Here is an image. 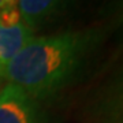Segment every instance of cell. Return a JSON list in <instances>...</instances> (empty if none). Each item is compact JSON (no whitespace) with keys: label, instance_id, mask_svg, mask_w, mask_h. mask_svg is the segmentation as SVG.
I'll return each instance as SVG.
<instances>
[{"label":"cell","instance_id":"obj_1","mask_svg":"<svg viewBox=\"0 0 123 123\" xmlns=\"http://www.w3.org/2000/svg\"><path fill=\"white\" fill-rule=\"evenodd\" d=\"M89 33L66 31L33 37L10 62L3 78L34 100L45 98L68 84L90 45Z\"/></svg>","mask_w":123,"mask_h":123},{"label":"cell","instance_id":"obj_2","mask_svg":"<svg viewBox=\"0 0 123 123\" xmlns=\"http://www.w3.org/2000/svg\"><path fill=\"white\" fill-rule=\"evenodd\" d=\"M0 123H41L37 101L18 85L7 84L0 90Z\"/></svg>","mask_w":123,"mask_h":123},{"label":"cell","instance_id":"obj_3","mask_svg":"<svg viewBox=\"0 0 123 123\" xmlns=\"http://www.w3.org/2000/svg\"><path fill=\"white\" fill-rule=\"evenodd\" d=\"M31 38L33 29L26 26L22 21L12 26L0 23V78H3L10 62Z\"/></svg>","mask_w":123,"mask_h":123},{"label":"cell","instance_id":"obj_4","mask_svg":"<svg viewBox=\"0 0 123 123\" xmlns=\"http://www.w3.org/2000/svg\"><path fill=\"white\" fill-rule=\"evenodd\" d=\"M66 1L67 0H18L17 7L22 22L30 29H34L63 8Z\"/></svg>","mask_w":123,"mask_h":123},{"label":"cell","instance_id":"obj_5","mask_svg":"<svg viewBox=\"0 0 123 123\" xmlns=\"http://www.w3.org/2000/svg\"><path fill=\"white\" fill-rule=\"evenodd\" d=\"M7 6H14V4H10L8 0H0V11H1L3 8H6Z\"/></svg>","mask_w":123,"mask_h":123},{"label":"cell","instance_id":"obj_6","mask_svg":"<svg viewBox=\"0 0 123 123\" xmlns=\"http://www.w3.org/2000/svg\"><path fill=\"white\" fill-rule=\"evenodd\" d=\"M10 4H17V0H8Z\"/></svg>","mask_w":123,"mask_h":123}]
</instances>
